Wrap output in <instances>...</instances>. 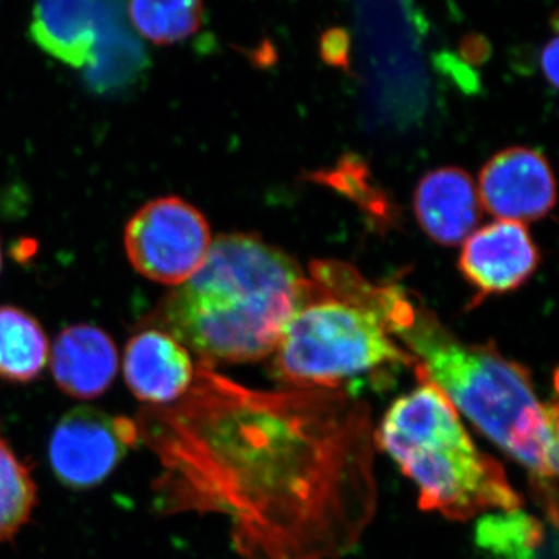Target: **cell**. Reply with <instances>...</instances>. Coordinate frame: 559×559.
Segmentation results:
<instances>
[{
    "instance_id": "6da1fadb",
    "label": "cell",
    "mask_w": 559,
    "mask_h": 559,
    "mask_svg": "<svg viewBox=\"0 0 559 559\" xmlns=\"http://www.w3.org/2000/svg\"><path fill=\"white\" fill-rule=\"evenodd\" d=\"M160 415L176 509L224 514L246 559H342L378 510L374 426L347 390L248 389L197 366Z\"/></svg>"
},
{
    "instance_id": "7a4b0ae2",
    "label": "cell",
    "mask_w": 559,
    "mask_h": 559,
    "mask_svg": "<svg viewBox=\"0 0 559 559\" xmlns=\"http://www.w3.org/2000/svg\"><path fill=\"white\" fill-rule=\"evenodd\" d=\"M385 326L409 348L417 377L436 384L455 409L527 468L557 521V401H539L524 366L498 348L457 340L403 289L390 305Z\"/></svg>"
},
{
    "instance_id": "3957f363",
    "label": "cell",
    "mask_w": 559,
    "mask_h": 559,
    "mask_svg": "<svg viewBox=\"0 0 559 559\" xmlns=\"http://www.w3.org/2000/svg\"><path fill=\"white\" fill-rule=\"evenodd\" d=\"M310 278L288 253L248 234L221 235L197 274L165 296L154 314L202 364L271 356Z\"/></svg>"
},
{
    "instance_id": "277c9868",
    "label": "cell",
    "mask_w": 559,
    "mask_h": 559,
    "mask_svg": "<svg viewBox=\"0 0 559 559\" xmlns=\"http://www.w3.org/2000/svg\"><path fill=\"white\" fill-rule=\"evenodd\" d=\"M401 396L374 429V443L418 489V506L466 522L487 511L520 510V492L498 460L471 440L457 409L432 382Z\"/></svg>"
},
{
    "instance_id": "5b68a950",
    "label": "cell",
    "mask_w": 559,
    "mask_h": 559,
    "mask_svg": "<svg viewBox=\"0 0 559 559\" xmlns=\"http://www.w3.org/2000/svg\"><path fill=\"white\" fill-rule=\"evenodd\" d=\"M272 373L289 389L345 390V381L389 367L415 366L380 316L331 296L310 278L307 297L280 337Z\"/></svg>"
},
{
    "instance_id": "8992f818",
    "label": "cell",
    "mask_w": 559,
    "mask_h": 559,
    "mask_svg": "<svg viewBox=\"0 0 559 559\" xmlns=\"http://www.w3.org/2000/svg\"><path fill=\"white\" fill-rule=\"evenodd\" d=\"M210 246L209 221L179 197L146 202L124 229V250L132 267L151 282L175 288L197 274Z\"/></svg>"
},
{
    "instance_id": "52a82bcc",
    "label": "cell",
    "mask_w": 559,
    "mask_h": 559,
    "mask_svg": "<svg viewBox=\"0 0 559 559\" xmlns=\"http://www.w3.org/2000/svg\"><path fill=\"white\" fill-rule=\"evenodd\" d=\"M140 439L139 423L92 406L69 411L55 426L49 460L64 487L91 489L103 484Z\"/></svg>"
},
{
    "instance_id": "ba28073f",
    "label": "cell",
    "mask_w": 559,
    "mask_h": 559,
    "mask_svg": "<svg viewBox=\"0 0 559 559\" xmlns=\"http://www.w3.org/2000/svg\"><path fill=\"white\" fill-rule=\"evenodd\" d=\"M128 22L124 0H36L31 36L55 60L87 69L102 44Z\"/></svg>"
},
{
    "instance_id": "9c48e42d",
    "label": "cell",
    "mask_w": 559,
    "mask_h": 559,
    "mask_svg": "<svg viewBox=\"0 0 559 559\" xmlns=\"http://www.w3.org/2000/svg\"><path fill=\"white\" fill-rule=\"evenodd\" d=\"M477 193L489 215L524 224L549 215L557 202V182L544 154L516 146L484 165Z\"/></svg>"
},
{
    "instance_id": "30bf717a",
    "label": "cell",
    "mask_w": 559,
    "mask_h": 559,
    "mask_svg": "<svg viewBox=\"0 0 559 559\" xmlns=\"http://www.w3.org/2000/svg\"><path fill=\"white\" fill-rule=\"evenodd\" d=\"M540 261L538 246L527 227L514 221H496L463 241L459 267L479 299L521 288Z\"/></svg>"
},
{
    "instance_id": "8fae6325",
    "label": "cell",
    "mask_w": 559,
    "mask_h": 559,
    "mask_svg": "<svg viewBox=\"0 0 559 559\" xmlns=\"http://www.w3.org/2000/svg\"><path fill=\"white\" fill-rule=\"evenodd\" d=\"M123 373L135 399L160 407L176 403L189 392L197 366L189 349L167 331L153 325L128 342Z\"/></svg>"
},
{
    "instance_id": "7c38bea8",
    "label": "cell",
    "mask_w": 559,
    "mask_h": 559,
    "mask_svg": "<svg viewBox=\"0 0 559 559\" xmlns=\"http://www.w3.org/2000/svg\"><path fill=\"white\" fill-rule=\"evenodd\" d=\"M49 358L58 389L76 400L102 396L119 370L116 342L90 323L66 326L55 340Z\"/></svg>"
},
{
    "instance_id": "4fadbf2b",
    "label": "cell",
    "mask_w": 559,
    "mask_h": 559,
    "mask_svg": "<svg viewBox=\"0 0 559 559\" xmlns=\"http://www.w3.org/2000/svg\"><path fill=\"white\" fill-rule=\"evenodd\" d=\"M419 227L441 246H457L479 224L481 205L473 178L459 167H443L419 180L414 193Z\"/></svg>"
},
{
    "instance_id": "5bb4252c",
    "label": "cell",
    "mask_w": 559,
    "mask_h": 559,
    "mask_svg": "<svg viewBox=\"0 0 559 559\" xmlns=\"http://www.w3.org/2000/svg\"><path fill=\"white\" fill-rule=\"evenodd\" d=\"M50 344L39 320L31 312L0 307V380L27 384L40 377L49 362Z\"/></svg>"
},
{
    "instance_id": "9a60e30c",
    "label": "cell",
    "mask_w": 559,
    "mask_h": 559,
    "mask_svg": "<svg viewBox=\"0 0 559 559\" xmlns=\"http://www.w3.org/2000/svg\"><path fill=\"white\" fill-rule=\"evenodd\" d=\"M128 17L154 44H176L200 31L202 0H130Z\"/></svg>"
},
{
    "instance_id": "2e32d148",
    "label": "cell",
    "mask_w": 559,
    "mask_h": 559,
    "mask_svg": "<svg viewBox=\"0 0 559 559\" xmlns=\"http://www.w3.org/2000/svg\"><path fill=\"white\" fill-rule=\"evenodd\" d=\"M36 502L32 471L11 450L0 428V543L13 539L31 521Z\"/></svg>"
},
{
    "instance_id": "e0dca14e",
    "label": "cell",
    "mask_w": 559,
    "mask_h": 559,
    "mask_svg": "<svg viewBox=\"0 0 559 559\" xmlns=\"http://www.w3.org/2000/svg\"><path fill=\"white\" fill-rule=\"evenodd\" d=\"M543 538L540 525L520 510L491 514L479 525V543L507 559H527Z\"/></svg>"
},
{
    "instance_id": "ac0fdd59",
    "label": "cell",
    "mask_w": 559,
    "mask_h": 559,
    "mask_svg": "<svg viewBox=\"0 0 559 559\" xmlns=\"http://www.w3.org/2000/svg\"><path fill=\"white\" fill-rule=\"evenodd\" d=\"M540 68L544 76L549 81L550 86L557 90L558 86V36H554L550 43L544 47L540 53Z\"/></svg>"
},
{
    "instance_id": "d6986e66",
    "label": "cell",
    "mask_w": 559,
    "mask_h": 559,
    "mask_svg": "<svg viewBox=\"0 0 559 559\" xmlns=\"http://www.w3.org/2000/svg\"><path fill=\"white\" fill-rule=\"evenodd\" d=\"M345 49H347V36L342 31H331L326 33L323 38V55L325 58L329 55H333L330 58L331 61H340L341 58H345Z\"/></svg>"
},
{
    "instance_id": "ffe728a7",
    "label": "cell",
    "mask_w": 559,
    "mask_h": 559,
    "mask_svg": "<svg viewBox=\"0 0 559 559\" xmlns=\"http://www.w3.org/2000/svg\"><path fill=\"white\" fill-rule=\"evenodd\" d=\"M0 270H2V248H0Z\"/></svg>"
}]
</instances>
